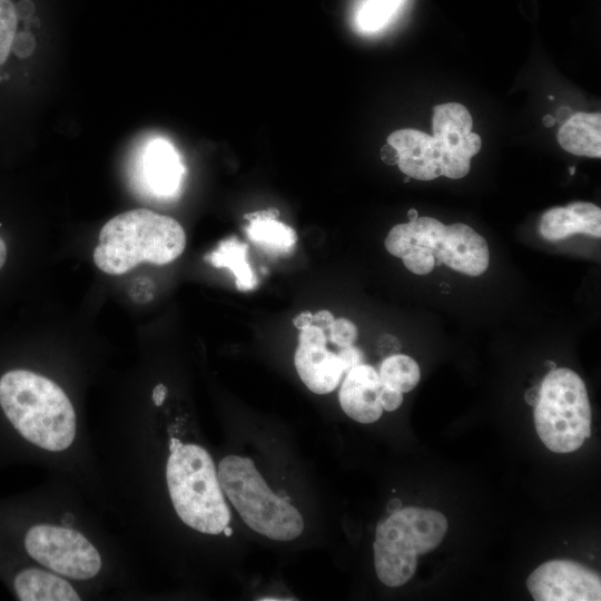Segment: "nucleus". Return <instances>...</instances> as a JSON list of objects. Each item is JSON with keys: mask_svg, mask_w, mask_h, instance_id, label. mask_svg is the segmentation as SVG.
I'll use <instances>...</instances> for the list:
<instances>
[{"mask_svg": "<svg viewBox=\"0 0 601 601\" xmlns=\"http://www.w3.org/2000/svg\"><path fill=\"white\" fill-rule=\"evenodd\" d=\"M403 403V393L383 385L381 390V404L383 410L392 412Z\"/></svg>", "mask_w": 601, "mask_h": 601, "instance_id": "nucleus-26", "label": "nucleus"}, {"mask_svg": "<svg viewBox=\"0 0 601 601\" xmlns=\"http://www.w3.org/2000/svg\"><path fill=\"white\" fill-rule=\"evenodd\" d=\"M328 339L338 347H347L357 338L356 325L347 318L334 319L328 328Z\"/></svg>", "mask_w": 601, "mask_h": 601, "instance_id": "nucleus-24", "label": "nucleus"}, {"mask_svg": "<svg viewBox=\"0 0 601 601\" xmlns=\"http://www.w3.org/2000/svg\"><path fill=\"white\" fill-rule=\"evenodd\" d=\"M24 546L40 564L71 579H91L101 569V558L93 544L70 528L35 525L26 534Z\"/></svg>", "mask_w": 601, "mask_h": 601, "instance_id": "nucleus-7", "label": "nucleus"}, {"mask_svg": "<svg viewBox=\"0 0 601 601\" xmlns=\"http://www.w3.org/2000/svg\"><path fill=\"white\" fill-rule=\"evenodd\" d=\"M378 375L383 385L405 393L417 385L421 371L418 364L412 357L394 354L383 359Z\"/></svg>", "mask_w": 601, "mask_h": 601, "instance_id": "nucleus-20", "label": "nucleus"}, {"mask_svg": "<svg viewBox=\"0 0 601 601\" xmlns=\"http://www.w3.org/2000/svg\"><path fill=\"white\" fill-rule=\"evenodd\" d=\"M248 246L236 238L219 243L218 247L205 258L214 267H226L235 276L236 287L242 292L252 290L257 285V278L247 260Z\"/></svg>", "mask_w": 601, "mask_h": 601, "instance_id": "nucleus-19", "label": "nucleus"}, {"mask_svg": "<svg viewBox=\"0 0 601 601\" xmlns=\"http://www.w3.org/2000/svg\"><path fill=\"white\" fill-rule=\"evenodd\" d=\"M313 314L308 311L300 312L293 318V324L296 328L302 329L312 324Z\"/></svg>", "mask_w": 601, "mask_h": 601, "instance_id": "nucleus-28", "label": "nucleus"}, {"mask_svg": "<svg viewBox=\"0 0 601 601\" xmlns=\"http://www.w3.org/2000/svg\"><path fill=\"white\" fill-rule=\"evenodd\" d=\"M402 0H365L356 14V24L364 32L385 27L400 8Z\"/></svg>", "mask_w": 601, "mask_h": 601, "instance_id": "nucleus-21", "label": "nucleus"}, {"mask_svg": "<svg viewBox=\"0 0 601 601\" xmlns=\"http://www.w3.org/2000/svg\"><path fill=\"white\" fill-rule=\"evenodd\" d=\"M545 365H546L548 367H550V371L556 368L554 362H551V361H548V362L545 363Z\"/></svg>", "mask_w": 601, "mask_h": 601, "instance_id": "nucleus-40", "label": "nucleus"}, {"mask_svg": "<svg viewBox=\"0 0 601 601\" xmlns=\"http://www.w3.org/2000/svg\"><path fill=\"white\" fill-rule=\"evenodd\" d=\"M472 117L459 102L441 104L433 108V136L442 139L446 157L442 165V176L451 179L465 177L471 167V158L481 149V137L472 132Z\"/></svg>", "mask_w": 601, "mask_h": 601, "instance_id": "nucleus-9", "label": "nucleus"}, {"mask_svg": "<svg viewBox=\"0 0 601 601\" xmlns=\"http://www.w3.org/2000/svg\"><path fill=\"white\" fill-rule=\"evenodd\" d=\"M536 601H599V573L572 560H551L538 566L526 579Z\"/></svg>", "mask_w": 601, "mask_h": 601, "instance_id": "nucleus-8", "label": "nucleus"}, {"mask_svg": "<svg viewBox=\"0 0 601 601\" xmlns=\"http://www.w3.org/2000/svg\"><path fill=\"white\" fill-rule=\"evenodd\" d=\"M334 319L335 318L329 311L323 309L313 314L312 324L321 327L323 331L326 332L331 327Z\"/></svg>", "mask_w": 601, "mask_h": 601, "instance_id": "nucleus-27", "label": "nucleus"}, {"mask_svg": "<svg viewBox=\"0 0 601 601\" xmlns=\"http://www.w3.org/2000/svg\"><path fill=\"white\" fill-rule=\"evenodd\" d=\"M6 257H7V247L2 238H0V269L4 265Z\"/></svg>", "mask_w": 601, "mask_h": 601, "instance_id": "nucleus-33", "label": "nucleus"}, {"mask_svg": "<svg viewBox=\"0 0 601 601\" xmlns=\"http://www.w3.org/2000/svg\"><path fill=\"white\" fill-rule=\"evenodd\" d=\"M382 159L388 165H396L398 159L396 150L387 144L382 149Z\"/></svg>", "mask_w": 601, "mask_h": 601, "instance_id": "nucleus-30", "label": "nucleus"}, {"mask_svg": "<svg viewBox=\"0 0 601 601\" xmlns=\"http://www.w3.org/2000/svg\"><path fill=\"white\" fill-rule=\"evenodd\" d=\"M276 494H277L279 497L285 499V500H287V501L290 500L289 496L287 495V493H286L284 490L277 492Z\"/></svg>", "mask_w": 601, "mask_h": 601, "instance_id": "nucleus-39", "label": "nucleus"}, {"mask_svg": "<svg viewBox=\"0 0 601 601\" xmlns=\"http://www.w3.org/2000/svg\"><path fill=\"white\" fill-rule=\"evenodd\" d=\"M447 531V519L439 511L401 508L376 528L374 565L387 587H401L414 575L418 556L436 549Z\"/></svg>", "mask_w": 601, "mask_h": 601, "instance_id": "nucleus-4", "label": "nucleus"}, {"mask_svg": "<svg viewBox=\"0 0 601 601\" xmlns=\"http://www.w3.org/2000/svg\"><path fill=\"white\" fill-rule=\"evenodd\" d=\"M67 518L62 520L63 524H71L73 522V516L71 514L66 515Z\"/></svg>", "mask_w": 601, "mask_h": 601, "instance_id": "nucleus-37", "label": "nucleus"}, {"mask_svg": "<svg viewBox=\"0 0 601 601\" xmlns=\"http://www.w3.org/2000/svg\"><path fill=\"white\" fill-rule=\"evenodd\" d=\"M401 258L405 267L417 275H426L431 273L435 266L433 250L421 245H411Z\"/></svg>", "mask_w": 601, "mask_h": 601, "instance_id": "nucleus-23", "label": "nucleus"}, {"mask_svg": "<svg viewBox=\"0 0 601 601\" xmlns=\"http://www.w3.org/2000/svg\"><path fill=\"white\" fill-rule=\"evenodd\" d=\"M185 246L186 234L176 219L145 208L132 209L102 226L93 262L107 274L121 275L145 262L171 263Z\"/></svg>", "mask_w": 601, "mask_h": 601, "instance_id": "nucleus-2", "label": "nucleus"}, {"mask_svg": "<svg viewBox=\"0 0 601 601\" xmlns=\"http://www.w3.org/2000/svg\"><path fill=\"white\" fill-rule=\"evenodd\" d=\"M223 492L255 532L275 541H292L304 530L298 510L274 493L249 457L228 455L218 466Z\"/></svg>", "mask_w": 601, "mask_h": 601, "instance_id": "nucleus-5", "label": "nucleus"}, {"mask_svg": "<svg viewBox=\"0 0 601 601\" xmlns=\"http://www.w3.org/2000/svg\"><path fill=\"white\" fill-rule=\"evenodd\" d=\"M558 141L560 146L570 154L590 158H600V112H577L568 118L559 129Z\"/></svg>", "mask_w": 601, "mask_h": 601, "instance_id": "nucleus-16", "label": "nucleus"}, {"mask_svg": "<svg viewBox=\"0 0 601 601\" xmlns=\"http://www.w3.org/2000/svg\"><path fill=\"white\" fill-rule=\"evenodd\" d=\"M549 99L553 100V99H554V97H553V96H549Z\"/></svg>", "mask_w": 601, "mask_h": 601, "instance_id": "nucleus-43", "label": "nucleus"}, {"mask_svg": "<svg viewBox=\"0 0 601 601\" xmlns=\"http://www.w3.org/2000/svg\"><path fill=\"white\" fill-rule=\"evenodd\" d=\"M337 355L342 361L345 374L355 366L363 364V353L353 345L347 347H341Z\"/></svg>", "mask_w": 601, "mask_h": 601, "instance_id": "nucleus-25", "label": "nucleus"}, {"mask_svg": "<svg viewBox=\"0 0 601 601\" xmlns=\"http://www.w3.org/2000/svg\"><path fill=\"white\" fill-rule=\"evenodd\" d=\"M524 398L528 404L534 406L539 400V388L538 387H532L530 390H528L524 394Z\"/></svg>", "mask_w": 601, "mask_h": 601, "instance_id": "nucleus-31", "label": "nucleus"}, {"mask_svg": "<svg viewBox=\"0 0 601 601\" xmlns=\"http://www.w3.org/2000/svg\"><path fill=\"white\" fill-rule=\"evenodd\" d=\"M402 508V502L398 499H392L387 504V512L394 513Z\"/></svg>", "mask_w": 601, "mask_h": 601, "instance_id": "nucleus-32", "label": "nucleus"}, {"mask_svg": "<svg viewBox=\"0 0 601 601\" xmlns=\"http://www.w3.org/2000/svg\"><path fill=\"white\" fill-rule=\"evenodd\" d=\"M181 445H183V443L178 439L171 437L170 441H169V451H170V453L178 450Z\"/></svg>", "mask_w": 601, "mask_h": 601, "instance_id": "nucleus-34", "label": "nucleus"}, {"mask_svg": "<svg viewBox=\"0 0 601 601\" xmlns=\"http://www.w3.org/2000/svg\"><path fill=\"white\" fill-rule=\"evenodd\" d=\"M435 264L469 276L483 274L490 260L486 240L470 226L455 223L444 227L440 243L433 250Z\"/></svg>", "mask_w": 601, "mask_h": 601, "instance_id": "nucleus-11", "label": "nucleus"}, {"mask_svg": "<svg viewBox=\"0 0 601 601\" xmlns=\"http://www.w3.org/2000/svg\"><path fill=\"white\" fill-rule=\"evenodd\" d=\"M14 591L21 601H79L72 585L51 572L27 569L13 581Z\"/></svg>", "mask_w": 601, "mask_h": 601, "instance_id": "nucleus-17", "label": "nucleus"}, {"mask_svg": "<svg viewBox=\"0 0 601 601\" xmlns=\"http://www.w3.org/2000/svg\"><path fill=\"white\" fill-rule=\"evenodd\" d=\"M0 406L30 443L51 452L68 449L76 435L73 406L51 380L27 370L0 378Z\"/></svg>", "mask_w": 601, "mask_h": 601, "instance_id": "nucleus-1", "label": "nucleus"}, {"mask_svg": "<svg viewBox=\"0 0 601 601\" xmlns=\"http://www.w3.org/2000/svg\"><path fill=\"white\" fill-rule=\"evenodd\" d=\"M294 364L303 383L315 394L333 392L345 374L337 353L323 343L299 342Z\"/></svg>", "mask_w": 601, "mask_h": 601, "instance_id": "nucleus-14", "label": "nucleus"}, {"mask_svg": "<svg viewBox=\"0 0 601 601\" xmlns=\"http://www.w3.org/2000/svg\"><path fill=\"white\" fill-rule=\"evenodd\" d=\"M382 381L374 367L359 364L346 373L338 392L342 410L356 422H376L382 413Z\"/></svg>", "mask_w": 601, "mask_h": 601, "instance_id": "nucleus-13", "label": "nucleus"}, {"mask_svg": "<svg viewBox=\"0 0 601 601\" xmlns=\"http://www.w3.org/2000/svg\"><path fill=\"white\" fill-rule=\"evenodd\" d=\"M569 171H570L571 175H573L574 171H575V167H574V166L570 167V168H569Z\"/></svg>", "mask_w": 601, "mask_h": 601, "instance_id": "nucleus-41", "label": "nucleus"}, {"mask_svg": "<svg viewBox=\"0 0 601 601\" xmlns=\"http://www.w3.org/2000/svg\"><path fill=\"white\" fill-rule=\"evenodd\" d=\"M540 235L549 242H558L573 234L601 237V209L587 201H573L565 207L548 209L539 221Z\"/></svg>", "mask_w": 601, "mask_h": 601, "instance_id": "nucleus-15", "label": "nucleus"}, {"mask_svg": "<svg viewBox=\"0 0 601 601\" xmlns=\"http://www.w3.org/2000/svg\"><path fill=\"white\" fill-rule=\"evenodd\" d=\"M533 414L540 440L554 453L577 451L591 434L587 387L570 368H554L546 374Z\"/></svg>", "mask_w": 601, "mask_h": 601, "instance_id": "nucleus-6", "label": "nucleus"}, {"mask_svg": "<svg viewBox=\"0 0 601 601\" xmlns=\"http://www.w3.org/2000/svg\"><path fill=\"white\" fill-rule=\"evenodd\" d=\"M387 144L397 152V166L410 178L432 180L441 173V152L437 140L417 129H400L392 132Z\"/></svg>", "mask_w": 601, "mask_h": 601, "instance_id": "nucleus-12", "label": "nucleus"}, {"mask_svg": "<svg viewBox=\"0 0 601 601\" xmlns=\"http://www.w3.org/2000/svg\"><path fill=\"white\" fill-rule=\"evenodd\" d=\"M408 180H410V177L407 176V177L404 179V181L406 183V181H408Z\"/></svg>", "mask_w": 601, "mask_h": 601, "instance_id": "nucleus-42", "label": "nucleus"}, {"mask_svg": "<svg viewBox=\"0 0 601 601\" xmlns=\"http://www.w3.org/2000/svg\"><path fill=\"white\" fill-rule=\"evenodd\" d=\"M166 480L174 509L191 529L219 534L230 522L214 462L209 453L196 444H183L170 453Z\"/></svg>", "mask_w": 601, "mask_h": 601, "instance_id": "nucleus-3", "label": "nucleus"}, {"mask_svg": "<svg viewBox=\"0 0 601 601\" xmlns=\"http://www.w3.org/2000/svg\"><path fill=\"white\" fill-rule=\"evenodd\" d=\"M167 395V387L164 384H157L152 391V401L156 406H160Z\"/></svg>", "mask_w": 601, "mask_h": 601, "instance_id": "nucleus-29", "label": "nucleus"}, {"mask_svg": "<svg viewBox=\"0 0 601 601\" xmlns=\"http://www.w3.org/2000/svg\"><path fill=\"white\" fill-rule=\"evenodd\" d=\"M223 532L226 536H230L233 534V529L229 525H227L224 528Z\"/></svg>", "mask_w": 601, "mask_h": 601, "instance_id": "nucleus-38", "label": "nucleus"}, {"mask_svg": "<svg viewBox=\"0 0 601 601\" xmlns=\"http://www.w3.org/2000/svg\"><path fill=\"white\" fill-rule=\"evenodd\" d=\"M140 186L157 198L175 197L183 184L185 167L174 145L162 138L152 137L139 148L136 159Z\"/></svg>", "mask_w": 601, "mask_h": 601, "instance_id": "nucleus-10", "label": "nucleus"}, {"mask_svg": "<svg viewBox=\"0 0 601 601\" xmlns=\"http://www.w3.org/2000/svg\"><path fill=\"white\" fill-rule=\"evenodd\" d=\"M276 210H263L245 215L249 221L246 227L248 238L259 247L272 252L284 254L293 249L297 235L295 230L279 221Z\"/></svg>", "mask_w": 601, "mask_h": 601, "instance_id": "nucleus-18", "label": "nucleus"}, {"mask_svg": "<svg viewBox=\"0 0 601 601\" xmlns=\"http://www.w3.org/2000/svg\"><path fill=\"white\" fill-rule=\"evenodd\" d=\"M407 217L410 221L416 219L418 217L416 209L411 208L407 213Z\"/></svg>", "mask_w": 601, "mask_h": 601, "instance_id": "nucleus-36", "label": "nucleus"}, {"mask_svg": "<svg viewBox=\"0 0 601 601\" xmlns=\"http://www.w3.org/2000/svg\"><path fill=\"white\" fill-rule=\"evenodd\" d=\"M17 28V12L10 0H0V66L12 48Z\"/></svg>", "mask_w": 601, "mask_h": 601, "instance_id": "nucleus-22", "label": "nucleus"}, {"mask_svg": "<svg viewBox=\"0 0 601 601\" xmlns=\"http://www.w3.org/2000/svg\"><path fill=\"white\" fill-rule=\"evenodd\" d=\"M542 121L543 125L548 128L553 127L555 124V119L551 115H545Z\"/></svg>", "mask_w": 601, "mask_h": 601, "instance_id": "nucleus-35", "label": "nucleus"}]
</instances>
